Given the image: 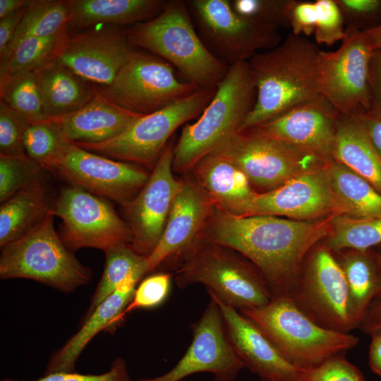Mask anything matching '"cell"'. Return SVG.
I'll return each mask as SVG.
<instances>
[{
	"instance_id": "obj_1",
	"label": "cell",
	"mask_w": 381,
	"mask_h": 381,
	"mask_svg": "<svg viewBox=\"0 0 381 381\" xmlns=\"http://www.w3.org/2000/svg\"><path fill=\"white\" fill-rule=\"evenodd\" d=\"M335 216L314 222L272 215L236 217L214 206L201 238L248 259L263 274L272 298L290 296L306 255L329 234Z\"/></svg>"
},
{
	"instance_id": "obj_2",
	"label": "cell",
	"mask_w": 381,
	"mask_h": 381,
	"mask_svg": "<svg viewBox=\"0 0 381 381\" xmlns=\"http://www.w3.org/2000/svg\"><path fill=\"white\" fill-rule=\"evenodd\" d=\"M320 50L307 37L291 32L276 47L253 56L248 62L256 97L238 131L258 126L295 106L320 97Z\"/></svg>"
},
{
	"instance_id": "obj_3",
	"label": "cell",
	"mask_w": 381,
	"mask_h": 381,
	"mask_svg": "<svg viewBox=\"0 0 381 381\" xmlns=\"http://www.w3.org/2000/svg\"><path fill=\"white\" fill-rule=\"evenodd\" d=\"M126 35L133 47L164 59L200 88L217 90L229 71L202 41L186 1H165L156 17L131 26Z\"/></svg>"
},
{
	"instance_id": "obj_4",
	"label": "cell",
	"mask_w": 381,
	"mask_h": 381,
	"mask_svg": "<svg viewBox=\"0 0 381 381\" xmlns=\"http://www.w3.org/2000/svg\"><path fill=\"white\" fill-rule=\"evenodd\" d=\"M256 87L248 61L229 66L212 100L197 121L183 128L174 147V173L187 174L203 157L238 132L252 110Z\"/></svg>"
},
{
	"instance_id": "obj_5",
	"label": "cell",
	"mask_w": 381,
	"mask_h": 381,
	"mask_svg": "<svg viewBox=\"0 0 381 381\" xmlns=\"http://www.w3.org/2000/svg\"><path fill=\"white\" fill-rule=\"evenodd\" d=\"M179 288L202 284L237 310L262 307L272 299L261 272L236 250L201 238L174 266Z\"/></svg>"
},
{
	"instance_id": "obj_6",
	"label": "cell",
	"mask_w": 381,
	"mask_h": 381,
	"mask_svg": "<svg viewBox=\"0 0 381 381\" xmlns=\"http://www.w3.org/2000/svg\"><path fill=\"white\" fill-rule=\"evenodd\" d=\"M275 346L283 357L301 369L315 367L353 349L359 338L350 332L325 329L308 318L290 296L273 298L267 305L239 310Z\"/></svg>"
},
{
	"instance_id": "obj_7",
	"label": "cell",
	"mask_w": 381,
	"mask_h": 381,
	"mask_svg": "<svg viewBox=\"0 0 381 381\" xmlns=\"http://www.w3.org/2000/svg\"><path fill=\"white\" fill-rule=\"evenodd\" d=\"M54 217L50 213L27 234L1 248V279H30L64 293L91 280L92 270L63 243L54 229Z\"/></svg>"
},
{
	"instance_id": "obj_8",
	"label": "cell",
	"mask_w": 381,
	"mask_h": 381,
	"mask_svg": "<svg viewBox=\"0 0 381 381\" xmlns=\"http://www.w3.org/2000/svg\"><path fill=\"white\" fill-rule=\"evenodd\" d=\"M216 90L200 88L159 111L140 116L122 133L107 141L74 143L90 152L139 164L152 171L174 132L199 117Z\"/></svg>"
},
{
	"instance_id": "obj_9",
	"label": "cell",
	"mask_w": 381,
	"mask_h": 381,
	"mask_svg": "<svg viewBox=\"0 0 381 381\" xmlns=\"http://www.w3.org/2000/svg\"><path fill=\"white\" fill-rule=\"evenodd\" d=\"M212 153L236 165L253 188L260 190L259 193L271 191L329 162L253 128L235 133Z\"/></svg>"
},
{
	"instance_id": "obj_10",
	"label": "cell",
	"mask_w": 381,
	"mask_h": 381,
	"mask_svg": "<svg viewBox=\"0 0 381 381\" xmlns=\"http://www.w3.org/2000/svg\"><path fill=\"white\" fill-rule=\"evenodd\" d=\"M186 4L206 47L228 66L248 61L260 51L270 50L279 43L278 27L239 16L229 0H190Z\"/></svg>"
},
{
	"instance_id": "obj_11",
	"label": "cell",
	"mask_w": 381,
	"mask_h": 381,
	"mask_svg": "<svg viewBox=\"0 0 381 381\" xmlns=\"http://www.w3.org/2000/svg\"><path fill=\"white\" fill-rule=\"evenodd\" d=\"M373 52L363 32L352 26H346L337 50L320 52L319 93L341 116H356L371 109L369 64Z\"/></svg>"
},
{
	"instance_id": "obj_12",
	"label": "cell",
	"mask_w": 381,
	"mask_h": 381,
	"mask_svg": "<svg viewBox=\"0 0 381 381\" xmlns=\"http://www.w3.org/2000/svg\"><path fill=\"white\" fill-rule=\"evenodd\" d=\"M174 70L159 56L135 49L112 83L99 90L129 111L150 114L200 89L193 83L179 80Z\"/></svg>"
},
{
	"instance_id": "obj_13",
	"label": "cell",
	"mask_w": 381,
	"mask_h": 381,
	"mask_svg": "<svg viewBox=\"0 0 381 381\" xmlns=\"http://www.w3.org/2000/svg\"><path fill=\"white\" fill-rule=\"evenodd\" d=\"M313 247L306 255L290 297L318 325L340 332L354 329L343 270L332 252Z\"/></svg>"
},
{
	"instance_id": "obj_14",
	"label": "cell",
	"mask_w": 381,
	"mask_h": 381,
	"mask_svg": "<svg viewBox=\"0 0 381 381\" xmlns=\"http://www.w3.org/2000/svg\"><path fill=\"white\" fill-rule=\"evenodd\" d=\"M52 214L61 219L59 235L72 252L82 248L105 252L132 241L128 224L113 206L104 198L79 187L63 188L54 202Z\"/></svg>"
},
{
	"instance_id": "obj_15",
	"label": "cell",
	"mask_w": 381,
	"mask_h": 381,
	"mask_svg": "<svg viewBox=\"0 0 381 381\" xmlns=\"http://www.w3.org/2000/svg\"><path fill=\"white\" fill-rule=\"evenodd\" d=\"M174 143L162 152L150 177L138 194L123 207L125 221L131 233V246L148 257L164 232L173 202L181 186V179L174 176Z\"/></svg>"
},
{
	"instance_id": "obj_16",
	"label": "cell",
	"mask_w": 381,
	"mask_h": 381,
	"mask_svg": "<svg viewBox=\"0 0 381 381\" xmlns=\"http://www.w3.org/2000/svg\"><path fill=\"white\" fill-rule=\"evenodd\" d=\"M51 172L71 186L126 207L147 183L150 172L84 150L74 143Z\"/></svg>"
},
{
	"instance_id": "obj_17",
	"label": "cell",
	"mask_w": 381,
	"mask_h": 381,
	"mask_svg": "<svg viewBox=\"0 0 381 381\" xmlns=\"http://www.w3.org/2000/svg\"><path fill=\"white\" fill-rule=\"evenodd\" d=\"M348 215V210L331 186L327 164L300 174L281 186L257 193L246 216L272 215L309 221L332 215Z\"/></svg>"
},
{
	"instance_id": "obj_18",
	"label": "cell",
	"mask_w": 381,
	"mask_h": 381,
	"mask_svg": "<svg viewBox=\"0 0 381 381\" xmlns=\"http://www.w3.org/2000/svg\"><path fill=\"white\" fill-rule=\"evenodd\" d=\"M192 329L190 345L170 370L136 381H180L198 373L213 374L214 381H236L245 367L228 339L221 311L213 299Z\"/></svg>"
},
{
	"instance_id": "obj_19",
	"label": "cell",
	"mask_w": 381,
	"mask_h": 381,
	"mask_svg": "<svg viewBox=\"0 0 381 381\" xmlns=\"http://www.w3.org/2000/svg\"><path fill=\"white\" fill-rule=\"evenodd\" d=\"M162 236L147 258L148 272L162 265L174 266L201 238L213 204L191 176L185 174Z\"/></svg>"
},
{
	"instance_id": "obj_20",
	"label": "cell",
	"mask_w": 381,
	"mask_h": 381,
	"mask_svg": "<svg viewBox=\"0 0 381 381\" xmlns=\"http://www.w3.org/2000/svg\"><path fill=\"white\" fill-rule=\"evenodd\" d=\"M341 116L320 96L252 128L330 162Z\"/></svg>"
},
{
	"instance_id": "obj_21",
	"label": "cell",
	"mask_w": 381,
	"mask_h": 381,
	"mask_svg": "<svg viewBox=\"0 0 381 381\" xmlns=\"http://www.w3.org/2000/svg\"><path fill=\"white\" fill-rule=\"evenodd\" d=\"M135 50L126 31L101 28L71 35L59 61L90 83L109 85Z\"/></svg>"
},
{
	"instance_id": "obj_22",
	"label": "cell",
	"mask_w": 381,
	"mask_h": 381,
	"mask_svg": "<svg viewBox=\"0 0 381 381\" xmlns=\"http://www.w3.org/2000/svg\"><path fill=\"white\" fill-rule=\"evenodd\" d=\"M218 305L228 339L244 367L268 381H301L304 369L288 362L270 340L236 308L207 291Z\"/></svg>"
},
{
	"instance_id": "obj_23",
	"label": "cell",
	"mask_w": 381,
	"mask_h": 381,
	"mask_svg": "<svg viewBox=\"0 0 381 381\" xmlns=\"http://www.w3.org/2000/svg\"><path fill=\"white\" fill-rule=\"evenodd\" d=\"M190 172L215 207L232 216H246L258 193L236 165L211 153L200 159Z\"/></svg>"
},
{
	"instance_id": "obj_24",
	"label": "cell",
	"mask_w": 381,
	"mask_h": 381,
	"mask_svg": "<svg viewBox=\"0 0 381 381\" xmlns=\"http://www.w3.org/2000/svg\"><path fill=\"white\" fill-rule=\"evenodd\" d=\"M142 116L114 104L97 89L80 109L47 121L56 123L75 143H98L120 135Z\"/></svg>"
},
{
	"instance_id": "obj_25",
	"label": "cell",
	"mask_w": 381,
	"mask_h": 381,
	"mask_svg": "<svg viewBox=\"0 0 381 381\" xmlns=\"http://www.w3.org/2000/svg\"><path fill=\"white\" fill-rule=\"evenodd\" d=\"M139 281L129 278L104 300L85 320L79 331L50 357L45 374L75 372V363L82 351L97 334L110 323L120 320L132 300Z\"/></svg>"
},
{
	"instance_id": "obj_26",
	"label": "cell",
	"mask_w": 381,
	"mask_h": 381,
	"mask_svg": "<svg viewBox=\"0 0 381 381\" xmlns=\"http://www.w3.org/2000/svg\"><path fill=\"white\" fill-rule=\"evenodd\" d=\"M68 30H79L97 24L135 25L156 17L165 1L70 0Z\"/></svg>"
},
{
	"instance_id": "obj_27",
	"label": "cell",
	"mask_w": 381,
	"mask_h": 381,
	"mask_svg": "<svg viewBox=\"0 0 381 381\" xmlns=\"http://www.w3.org/2000/svg\"><path fill=\"white\" fill-rule=\"evenodd\" d=\"M35 73L48 120L80 109L97 91L90 83L59 62L37 70Z\"/></svg>"
},
{
	"instance_id": "obj_28",
	"label": "cell",
	"mask_w": 381,
	"mask_h": 381,
	"mask_svg": "<svg viewBox=\"0 0 381 381\" xmlns=\"http://www.w3.org/2000/svg\"><path fill=\"white\" fill-rule=\"evenodd\" d=\"M336 258L347 284L350 313L354 329L358 328L375 300L381 296V266L372 249L344 250Z\"/></svg>"
},
{
	"instance_id": "obj_29",
	"label": "cell",
	"mask_w": 381,
	"mask_h": 381,
	"mask_svg": "<svg viewBox=\"0 0 381 381\" xmlns=\"http://www.w3.org/2000/svg\"><path fill=\"white\" fill-rule=\"evenodd\" d=\"M332 157L366 179L381 193V159L370 144L359 115L341 116Z\"/></svg>"
},
{
	"instance_id": "obj_30",
	"label": "cell",
	"mask_w": 381,
	"mask_h": 381,
	"mask_svg": "<svg viewBox=\"0 0 381 381\" xmlns=\"http://www.w3.org/2000/svg\"><path fill=\"white\" fill-rule=\"evenodd\" d=\"M53 204L42 180L19 190L1 202V248L20 238L37 226L52 213Z\"/></svg>"
},
{
	"instance_id": "obj_31",
	"label": "cell",
	"mask_w": 381,
	"mask_h": 381,
	"mask_svg": "<svg viewBox=\"0 0 381 381\" xmlns=\"http://www.w3.org/2000/svg\"><path fill=\"white\" fill-rule=\"evenodd\" d=\"M327 171L332 190L347 209L348 216L381 217V193L369 181L334 159L327 164Z\"/></svg>"
},
{
	"instance_id": "obj_32",
	"label": "cell",
	"mask_w": 381,
	"mask_h": 381,
	"mask_svg": "<svg viewBox=\"0 0 381 381\" xmlns=\"http://www.w3.org/2000/svg\"><path fill=\"white\" fill-rule=\"evenodd\" d=\"M69 36L70 32L66 29L47 37H29L20 40L0 62V82L9 74L35 71L58 62Z\"/></svg>"
},
{
	"instance_id": "obj_33",
	"label": "cell",
	"mask_w": 381,
	"mask_h": 381,
	"mask_svg": "<svg viewBox=\"0 0 381 381\" xmlns=\"http://www.w3.org/2000/svg\"><path fill=\"white\" fill-rule=\"evenodd\" d=\"M104 253L103 274L92 298L85 318L123 281L129 278L140 281L148 273L147 257L138 253L128 243L115 246Z\"/></svg>"
},
{
	"instance_id": "obj_34",
	"label": "cell",
	"mask_w": 381,
	"mask_h": 381,
	"mask_svg": "<svg viewBox=\"0 0 381 381\" xmlns=\"http://www.w3.org/2000/svg\"><path fill=\"white\" fill-rule=\"evenodd\" d=\"M70 18V0L30 1L4 59L11 49L24 38L47 37L68 29Z\"/></svg>"
},
{
	"instance_id": "obj_35",
	"label": "cell",
	"mask_w": 381,
	"mask_h": 381,
	"mask_svg": "<svg viewBox=\"0 0 381 381\" xmlns=\"http://www.w3.org/2000/svg\"><path fill=\"white\" fill-rule=\"evenodd\" d=\"M381 245V217L357 219L337 215L324 246L332 252L344 250L365 251Z\"/></svg>"
},
{
	"instance_id": "obj_36",
	"label": "cell",
	"mask_w": 381,
	"mask_h": 381,
	"mask_svg": "<svg viewBox=\"0 0 381 381\" xmlns=\"http://www.w3.org/2000/svg\"><path fill=\"white\" fill-rule=\"evenodd\" d=\"M1 99L30 123L48 120L44 111L35 71L9 74L0 82Z\"/></svg>"
},
{
	"instance_id": "obj_37",
	"label": "cell",
	"mask_w": 381,
	"mask_h": 381,
	"mask_svg": "<svg viewBox=\"0 0 381 381\" xmlns=\"http://www.w3.org/2000/svg\"><path fill=\"white\" fill-rule=\"evenodd\" d=\"M73 143L56 123L49 121L30 123L23 135L26 155L49 171L66 155Z\"/></svg>"
},
{
	"instance_id": "obj_38",
	"label": "cell",
	"mask_w": 381,
	"mask_h": 381,
	"mask_svg": "<svg viewBox=\"0 0 381 381\" xmlns=\"http://www.w3.org/2000/svg\"><path fill=\"white\" fill-rule=\"evenodd\" d=\"M43 170L27 155L20 157L0 156L1 203L19 190L40 181Z\"/></svg>"
},
{
	"instance_id": "obj_39",
	"label": "cell",
	"mask_w": 381,
	"mask_h": 381,
	"mask_svg": "<svg viewBox=\"0 0 381 381\" xmlns=\"http://www.w3.org/2000/svg\"><path fill=\"white\" fill-rule=\"evenodd\" d=\"M294 0H233L231 8L239 16L253 21L289 26L288 15Z\"/></svg>"
},
{
	"instance_id": "obj_40",
	"label": "cell",
	"mask_w": 381,
	"mask_h": 381,
	"mask_svg": "<svg viewBox=\"0 0 381 381\" xmlns=\"http://www.w3.org/2000/svg\"><path fill=\"white\" fill-rule=\"evenodd\" d=\"M30 123L0 101V156L20 157L26 156L23 135Z\"/></svg>"
},
{
	"instance_id": "obj_41",
	"label": "cell",
	"mask_w": 381,
	"mask_h": 381,
	"mask_svg": "<svg viewBox=\"0 0 381 381\" xmlns=\"http://www.w3.org/2000/svg\"><path fill=\"white\" fill-rule=\"evenodd\" d=\"M316 25L314 31L318 44L332 45L345 35L344 19L335 0H317Z\"/></svg>"
},
{
	"instance_id": "obj_42",
	"label": "cell",
	"mask_w": 381,
	"mask_h": 381,
	"mask_svg": "<svg viewBox=\"0 0 381 381\" xmlns=\"http://www.w3.org/2000/svg\"><path fill=\"white\" fill-rule=\"evenodd\" d=\"M169 273H157L143 280L135 288L132 300L122 313L120 320L128 313L140 308H152L161 305L169 295L171 286Z\"/></svg>"
},
{
	"instance_id": "obj_43",
	"label": "cell",
	"mask_w": 381,
	"mask_h": 381,
	"mask_svg": "<svg viewBox=\"0 0 381 381\" xmlns=\"http://www.w3.org/2000/svg\"><path fill=\"white\" fill-rule=\"evenodd\" d=\"M301 381H366L362 372L344 354L326 360L318 365L304 369Z\"/></svg>"
},
{
	"instance_id": "obj_44",
	"label": "cell",
	"mask_w": 381,
	"mask_h": 381,
	"mask_svg": "<svg viewBox=\"0 0 381 381\" xmlns=\"http://www.w3.org/2000/svg\"><path fill=\"white\" fill-rule=\"evenodd\" d=\"M346 26L361 31L372 29L380 25L381 0H335Z\"/></svg>"
},
{
	"instance_id": "obj_45",
	"label": "cell",
	"mask_w": 381,
	"mask_h": 381,
	"mask_svg": "<svg viewBox=\"0 0 381 381\" xmlns=\"http://www.w3.org/2000/svg\"><path fill=\"white\" fill-rule=\"evenodd\" d=\"M2 381H25L4 378ZM32 381H132L127 368L126 361L118 358L114 360L109 370L102 374H80L72 373H53L45 374L43 377Z\"/></svg>"
},
{
	"instance_id": "obj_46",
	"label": "cell",
	"mask_w": 381,
	"mask_h": 381,
	"mask_svg": "<svg viewBox=\"0 0 381 381\" xmlns=\"http://www.w3.org/2000/svg\"><path fill=\"white\" fill-rule=\"evenodd\" d=\"M317 11L315 3L294 0L288 15L292 33L306 36L314 32L316 25Z\"/></svg>"
},
{
	"instance_id": "obj_47",
	"label": "cell",
	"mask_w": 381,
	"mask_h": 381,
	"mask_svg": "<svg viewBox=\"0 0 381 381\" xmlns=\"http://www.w3.org/2000/svg\"><path fill=\"white\" fill-rule=\"evenodd\" d=\"M368 139L374 150L381 159V110L372 107L359 114Z\"/></svg>"
},
{
	"instance_id": "obj_48",
	"label": "cell",
	"mask_w": 381,
	"mask_h": 381,
	"mask_svg": "<svg viewBox=\"0 0 381 381\" xmlns=\"http://www.w3.org/2000/svg\"><path fill=\"white\" fill-rule=\"evenodd\" d=\"M26 7L0 20V59H4Z\"/></svg>"
},
{
	"instance_id": "obj_49",
	"label": "cell",
	"mask_w": 381,
	"mask_h": 381,
	"mask_svg": "<svg viewBox=\"0 0 381 381\" xmlns=\"http://www.w3.org/2000/svg\"><path fill=\"white\" fill-rule=\"evenodd\" d=\"M372 107L381 110V49L373 50L369 64Z\"/></svg>"
},
{
	"instance_id": "obj_50",
	"label": "cell",
	"mask_w": 381,
	"mask_h": 381,
	"mask_svg": "<svg viewBox=\"0 0 381 381\" xmlns=\"http://www.w3.org/2000/svg\"><path fill=\"white\" fill-rule=\"evenodd\" d=\"M358 328L369 335L381 332V296L371 304Z\"/></svg>"
},
{
	"instance_id": "obj_51",
	"label": "cell",
	"mask_w": 381,
	"mask_h": 381,
	"mask_svg": "<svg viewBox=\"0 0 381 381\" xmlns=\"http://www.w3.org/2000/svg\"><path fill=\"white\" fill-rule=\"evenodd\" d=\"M368 364L370 370L381 377V332L370 334Z\"/></svg>"
},
{
	"instance_id": "obj_52",
	"label": "cell",
	"mask_w": 381,
	"mask_h": 381,
	"mask_svg": "<svg viewBox=\"0 0 381 381\" xmlns=\"http://www.w3.org/2000/svg\"><path fill=\"white\" fill-rule=\"evenodd\" d=\"M30 0H0V19L26 7Z\"/></svg>"
},
{
	"instance_id": "obj_53",
	"label": "cell",
	"mask_w": 381,
	"mask_h": 381,
	"mask_svg": "<svg viewBox=\"0 0 381 381\" xmlns=\"http://www.w3.org/2000/svg\"><path fill=\"white\" fill-rule=\"evenodd\" d=\"M363 32L373 50L381 49V23L372 29Z\"/></svg>"
},
{
	"instance_id": "obj_54",
	"label": "cell",
	"mask_w": 381,
	"mask_h": 381,
	"mask_svg": "<svg viewBox=\"0 0 381 381\" xmlns=\"http://www.w3.org/2000/svg\"><path fill=\"white\" fill-rule=\"evenodd\" d=\"M380 246H381V245H380ZM376 253L377 255L378 260H379V262H380V266H381V248H380V251Z\"/></svg>"
},
{
	"instance_id": "obj_55",
	"label": "cell",
	"mask_w": 381,
	"mask_h": 381,
	"mask_svg": "<svg viewBox=\"0 0 381 381\" xmlns=\"http://www.w3.org/2000/svg\"><path fill=\"white\" fill-rule=\"evenodd\" d=\"M261 381H268V380L262 379Z\"/></svg>"
}]
</instances>
